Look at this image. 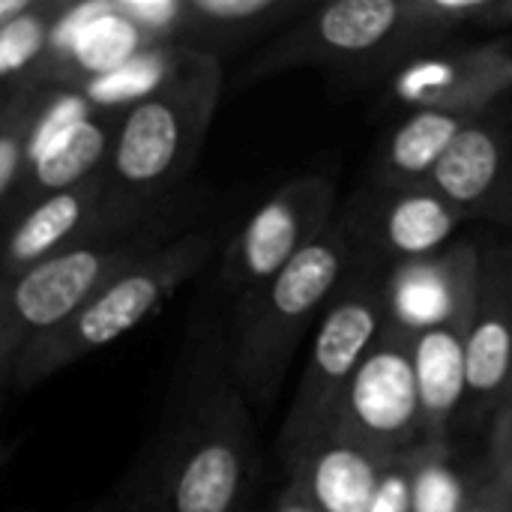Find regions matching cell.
<instances>
[{
	"instance_id": "obj_1",
	"label": "cell",
	"mask_w": 512,
	"mask_h": 512,
	"mask_svg": "<svg viewBox=\"0 0 512 512\" xmlns=\"http://www.w3.org/2000/svg\"><path fill=\"white\" fill-rule=\"evenodd\" d=\"M255 480L252 429L228 354H195L168 426L129 483L132 512H243Z\"/></svg>"
},
{
	"instance_id": "obj_2",
	"label": "cell",
	"mask_w": 512,
	"mask_h": 512,
	"mask_svg": "<svg viewBox=\"0 0 512 512\" xmlns=\"http://www.w3.org/2000/svg\"><path fill=\"white\" fill-rule=\"evenodd\" d=\"M222 81V57L177 51L168 75L117 117L105 171L126 204L144 213L168 207L207 141Z\"/></svg>"
},
{
	"instance_id": "obj_3",
	"label": "cell",
	"mask_w": 512,
	"mask_h": 512,
	"mask_svg": "<svg viewBox=\"0 0 512 512\" xmlns=\"http://www.w3.org/2000/svg\"><path fill=\"white\" fill-rule=\"evenodd\" d=\"M210 255V231L171 237L168 243L117 273L108 285H102L60 327L27 345L12 366L9 384H15L18 390H30L63 372L66 366L84 360L87 354L123 339L150 315H156L210 261Z\"/></svg>"
},
{
	"instance_id": "obj_4",
	"label": "cell",
	"mask_w": 512,
	"mask_h": 512,
	"mask_svg": "<svg viewBox=\"0 0 512 512\" xmlns=\"http://www.w3.org/2000/svg\"><path fill=\"white\" fill-rule=\"evenodd\" d=\"M171 237H177L174 219L171 210H165L132 231L78 243L0 282V384L9 381L27 345L60 327L102 285Z\"/></svg>"
},
{
	"instance_id": "obj_5",
	"label": "cell",
	"mask_w": 512,
	"mask_h": 512,
	"mask_svg": "<svg viewBox=\"0 0 512 512\" xmlns=\"http://www.w3.org/2000/svg\"><path fill=\"white\" fill-rule=\"evenodd\" d=\"M342 267V240L336 234H321L273 279L240 294L228 345V372L255 402H264L273 393L297 336L339 285Z\"/></svg>"
},
{
	"instance_id": "obj_6",
	"label": "cell",
	"mask_w": 512,
	"mask_h": 512,
	"mask_svg": "<svg viewBox=\"0 0 512 512\" xmlns=\"http://www.w3.org/2000/svg\"><path fill=\"white\" fill-rule=\"evenodd\" d=\"M165 210L144 213L126 204L102 168L87 180L36 201L21 216L0 225V282H9L18 273L78 243L132 231Z\"/></svg>"
},
{
	"instance_id": "obj_7",
	"label": "cell",
	"mask_w": 512,
	"mask_h": 512,
	"mask_svg": "<svg viewBox=\"0 0 512 512\" xmlns=\"http://www.w3.org/2000/svg\"><path fill=\"white\" fill-rule=\"evenodd\" d=\"M330 210V189L321 180H297L267 198L222 258V288L246 294L249 288L273 279L303 246L324 234Z\"/></svg>"
},
{
	"instance_id": "obj_8",
	"label": "cell",
	"mask_w": 512,
	"mask_h": 512,
	"mask_svg": "<svg viewBox=\"0 0 512 512\" xmlns=\"http://www.w3.org/2000/svg\"><path fill=\"white\" fill-rule=\"evenodd\" d=\"M114 126H117V120H111L108 114L81 117V120L60 123V126L48 117V126H45L48 144H42V147L33 144L27 171H24L18 189L12 192L9 204L3 207L0 225L12 222L36 201H42L54 192H63V189L87 180L90 174L102 171L108 162V153H111Z\"/></svg>"
},
{
	"instance_id": "obj_9",
	"label": "cell",
	"mask_w": 512,
	"mask_h": 512,
	"mask_svg": "<svg viewBox=\"0 0 512 512\" xmlns=\"http://www.w3.org/2000/svg\"><path fill=\"white\" fill-rule=\"evenodd\" d=\"M399 6L393 0H339L324 6L315 21L294 33L285 45L273 48L261 63L246 69V78H261L282 63L300 60L315 51H336V54H357L369 51L396 27Z\"/></svg>"
},
{
	"instance_id": "obj_10",
	"label": "cell",
	"mask_w": 512,
	"mask_h": 512,
	"mask_svg": "<svg viewBox=\"0 0 512 512\" xmlns=\"http://www.w3.org/2000/svg\"><path fill=\"white\" fill-rule=\"evenodd\" d=\"M348 417L369 435L405 432L417 411V378L411 357L396 348H381L363 357L348 378Z\"/></svg>"
},
{
	"instance_id": "obj_11",
	"label": "cell",
	"mask_w": 512,
	"mask_h": 512,
	"mask_svg": "<svg viewBox=\"0 0 512 512\" xmlns=\"http://www.w3.org/2000/svg\"><path fill=\"white\" fill-rule=\"evenodd\" d=\"M378 483L381 474L363 450L345 441H312L300 447L291 492L315 512H369Z\"/></svg>"
},
{
	"instance_id": "obj_12",
	"label": "cell",
	"mask_w": 512,
	"mask_h": 512,
	"mask_svg": "<svg viewBox=\"0 0 512 512\" xmlns=\"http://www.w3.org/2000/svg\"><path fill=\"white\" fill-rule=\"evenodd\" d=\"M279 12L282 0H180L171 48L219 57L225 45L264 30Z\"/></svg>"
},
{
	"instance_id": "obj_13",
	"label": "cell",
	"mask_w": 512,
	"mask_h": 512,
	"mask_svg": "<svg viewBox=\"0 0 512 512\" xmlns=\"http://www.w3.org/2000/svg\"><path fill=\"white\" fill-rule=\"evenodd\" d=\"M54 93L45 84H15L0 108V213L18 189L39 129L51 117Z\"/></svg>"
},
{
	"instance_id": "obj_14",
	"label": "cell",
	"mask_w": 512,
	"mask_h": 512,
	"mask_svg": "<svg viewBox=\"0 0 512 512\" xmlns=\"http://www.w3.org/2000/svg\"><path fill=\"white\" fill-rule=\"evenodd\" d=\"M420 408L432 417L450 414L468 390L465 342L450 327L426 330L411 357Z\"/></svg>"
},
{
	"instance_id": "obj_15",
	"label": "cell",
	"mask_w": 512,
	"mask_h": 512,
	"mask_svg": "<svg viewBox=\"0 0 512 512\" xmlns=\"http://www.w3.org/2000/svg\"><path fill=\"white\" fill-rule=\"evenodd\" d=\"M72 9L69 0H36L27 15L12 21L0 33V84H30L33 75L48 63L51 42Z\"/></svg>"
},
{
	"instance_id": "obj_16",
	"label": "cell",
	"mask_w": 512,
	"mask_h": 512,
	"mask_svg": "<svg viewBox=\"0 0 512 512\" xmlns=\"http://www.w3.org/2000/svg\"><path fill=\"white\" fill-rule=\"evenodd\" d=\"M498 168H501L498 141L486 129L468 126L453 138V144L444 150L432 174L447 198L468 204L492 189Z\"/></svg>"
},
{
	"instance_id": "obj_17",
	"label": "cell",
	"mask_w": 512,
	"mask_h": 512,
	"mask_svg": "<svg viewBox=\"0 0 512 512\" xmlns=\"http://www.w3.org/2000/svg\"><path fill=\"white\" fill-rule=\"evenodd\" d=\"M456 309V291L444 267L411 264L393 282V312L402 324L417 330L444 327Z\"/></svg>"
},
{
	"instance_id": "obj_18",
	"label": "cell",
	"mask_w": 512,
	"mask_h": 512,
	"mask_svg": "<svg viewBox=\"0 0 512 512\" xmlns=\"http://www.w3.org/2000/svg\"><path fill=\"white\" fill-rule=\"evenodd\" d=\"M453 231V210L432 195H411L396 201L387 216V237L405 255H423L441 246Z\"/></svg>"
},
{
	"instance_id": "obj_19",
	"label": "cell",
	"mask_w": 512,
	"mask_h": 512,
	"mask_svg": "<svg viewBox=\"0 0 512 512\" xmlns=\"http://www.w3.org/2000/svg\"><path fill=\"white\" fill-rule=\"evenodd\" d=\"M459 132H462V123L453 114L420 111L396 132L390 159L399 171H408V174L432 171Z\"/></svg>"
},
{
	"instance_id": "obj_20",
	"label": "cell",
	"mask_w": 512,
	"mask_h": 512,
	"mask_svg": "<svg viewBox=\"0 0 512 512\" xmlns=\"http://www.w3.org/2000/svg\"><path fill=\"white\" fill-rule=\"evenodd\" d=\"M512 366V327L501 318H483L465 345V378L474 393H495Z\"/></svg>"
},
{
	"instance_id": "obj_21",
	"label": "cell",
	"mask_w": 512,
	"mask_h": 512,
	"mask_svg": "<svg viewBox=\"0 0 512 512\" xmlns=\"http://www.w3.org/2000/svg\"><path fill=\"white\" fill-rule=\"evenodd\" d=\"M411 512H462V486L447 468H423L411 486Z\"/></svg>"
},
{
	"instance_id": "obj_22",
	"label": "cell",
	"mask_w": 512,
	"mask_h": 512,
	"mask_svg": "<svg viewBox=\"0 0 512 512\" xmlns=\"http://www.w3.org/2000/svg\"><path fill=\"white\" fill-rule=\"evenodd\" d=\"M411 480L405 474H387L378 483L375 501L369 512H411Z\"/></svg>"
},
{
	"instance_id": "obj_23",
	"label": "cell",
	"mask_w": 512,
	"mask_h": 512,
	"mask_svg": "<svg viewBox=\"0 0 512 512\" xmlns=\"http://www.w3.org/2000/svg\"><path fill=\"white\" fill-rule=\"evenodd\" d=\"M33 3H36V0H0V33H3L12 21H18L21 15H27V12L33 9Z\"/></svg>"
},
{
	"instance_id": "obj_24",
	"label": "cell",
	"mask_w": 512,
	"mask_h": 512,
	"mask_svg": "<svg viewBox=\"0 0 512 512\" xmlns=\"http://www.w3.org/2000/svg\"><path fill=\"white\" fill-rule=\"evenodd\" d=\"M276 512H315V510H312V507H309V504H306V501H303L300 495L288 492V495H285V501H282V504L276 507Z\"/></svg>"
},
{
	"instance_id": "obj_25",
	"label": "cell",
	"mask_w": 512,
	"mask_h": 512,
	"mask_svg": "<svg viewBox=\"0 0 512 512\" xmlns=\"http://www.w3.org/2000/svg\"><path fill=\"white\" fill-rule=\"evenodd\" d=\"M9 93H12V87H3V84H0V108L6 105V99H9Z\"/></svg>"
},
{
	"instance_id": "obj_26",
	"label": "cell",
	"mask_w": 512,
	"mask_h": 512,
	"mask_svg": "<svg viewBox=\"0 0 512 512\" xmlns=\"http://www.w3.org/2000/svg\"><path fill=\"white\" fill-rule=\"evenodd\" d=\"M87 512H117V510H105V507H99V510H87Z\"/></svg>"
}]
</instances>
